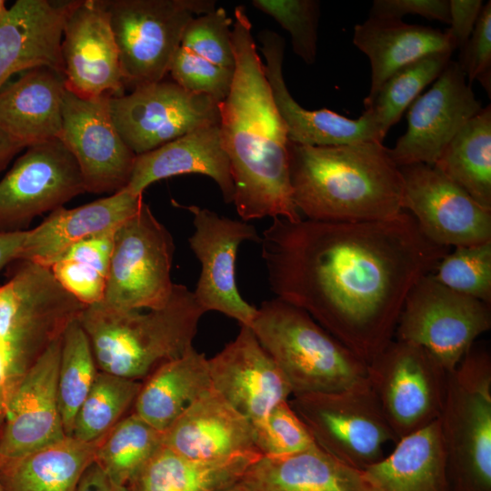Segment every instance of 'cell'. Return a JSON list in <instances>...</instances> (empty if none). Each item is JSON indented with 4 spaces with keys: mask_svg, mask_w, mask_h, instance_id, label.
I'll return each instance as SVG.
<instances>
[{
    "mask_svg": "<svg viewBox=\"0 0 491 491\" xmlns=\"http://www.w3.org/2000/svg\"><path fill=\"white\" fill-rule=\"evenodd\" d=\"M468 84L478 81L491 94V2L484 4L474 31L457 62Z\"/></svg>",
    "mask_w": 491,
    "mask_h": 491,
    "instance_id": "obj_43",
    "label": "cell"
},
{
    "mask_svg": "<svg viewBox=\"0 0 491 491\" xmlns=\"http://www.w3.org/2000/svg\"><path fill=\"white\" fill-rule=\"evenodd\" d=\"M456 61L409 106L407 128L389 154L395 164L434 165L461 127L482 109Z\"/></svg>",
    "mask_w": 491,
    "mask_h": 491,
    "instance_id": "obj_17",
    "label": "cell"
},
{
    "mask_svg": "<svg viewBox=\"0 0 491 491\" xmlns=\"http://www.w3.org/2000/svg\"><path fill=\"white\" fill-rule=\"evenodd\" d=\"M258 38L266 61V76L289 142L312 146L383 143L378 126L367 110L351 119L326 108L308 110L300 105L289 93L283 75L285 40L271 30L259 32Z\"/></svg>",
    "mask_w": 491,
    "mask_h": 491,
    "instance_id": "obj_21",
    "label": "cell"
},
{
    "mask_svg": "<svg viewBox=\"0 0 491 491\" xmlns=\"http://www.w3.org/2000/svg\"><path fill=\"white\" fill-rule=\"evenodd\" d=\"M98 372L89 338L78 318L62 335L57 378L59 407L65 433L71 436L75 419Z\"/></svg>",
    "mask_w": 491,
    "mask_h": 491,
    "instance_id": "obj_39",
    "label": "cell"
},
{
    "mask_svg": "<svg viewBox=\"0 0 491 491\" xmlns=\"http://www.w3.org/2000/svg\"><path fill=\"white\" fill-rule=\"evenodd\" d=\"M97 443L65 436L17 458L0 460L5 491H75L94 461Z\"/></svg>",
    "mask_w": 491,
    "mask_h": 491,
    "instance_id": "obj_32",
    "label": "cell"
},
{
    "mask_svg": "<svg viewBox=\"0 0 491 491\" xmlns=\"http://www.w3.org/2000/svg\"><path fill=\"white\" fill-rule=\"evenodd\" d=\"M62 336L21 376L8 397L0 429V460L17 458L67 436L57 391Z\"/></svg>",
    "mask_w": 491,
    "mask_h": 491,
    "instance_id": "obj_16",
    "label": "cell"
},
{
    "mask_svg": "<svg viewBox=\"0 0 491 491\" xmlns=\"http://www.w3.org/2000/svg\"><path fill=\"white\" fill-rule=\"evenodd\" d=\"M26 234L27 229L14 232L0 231V271L12 261L17 260Z\"/></svg>",
    "mask_w": 491,
    "mask_h": 491,
    "instance_id": "obj_48",
    "label": "cell"
},
{
    "mask_svg": "<svg viewBox=\"0 0 491 491\" xmlns=\"http://www.w3.org/2000/svg\"><path fill=\"white\" fill-rule=\"evenodd\" d=\"M161 446L163 432L132 413L98 441L94 461L115 482L125 486Z\"/></svg>",
    "mask_w": 491,
    "mask_h": 491,
    "instance_id": "obj_37",
    "label": "cell"
},
{
    "mask_svg": "<svg viewBox=\"0 0 491 491\" xmlns=\"http://www.w3.org/2000/svg\"><path fill=\"white\" fill-rule=\"evenodd\" d=\"M404 181L403 209L432 243L456 247L491 242V210L433 165L399 167Z\"/></svg>",
    "mask_w": 491,
    "mask_h": 491,
    "instance_id": "obj_14",
    "label": "cell"
},
{
    "mask_svg": "<svg viewBox=\"0 0 491 491\" xmlns=\"http://www.w3.org/2000/svg\"><path fill=\"white\" fill-rule=\"evenodd\" d=\"M83 193L78 165L59 139L26 147L0 180V231L26 230L35 217Z\"/></svg>",
    "mask_w": 491,
    "mask_h": 491,
    "instance_id": "obj_12",
    "label": "cell"
},
{
    "mask_svg": "<svg viewBox=\"0 0 491 491\" xmlns=\"http://www.w3.org/2000/svg\"><path fill=\"white\" fill-rule=\"evenodd\" d=\"M65 88L85 97L119 96L125 82L104 0H75L63 28Z\"/></svg>",
    "mask_w": 491,
    "mask_h": 491,
    "instance_id": "obj_18",
    "label": "cell"
},
{
    "mask_svg": "<svg viewBox=\"0 0 491 491\" xmlns=\"http://www.w3.org/2000/svg\"><path fill=\"white\" fill-rule=\"evenodd\" d=\"M450 373L461 385L491 396V356L486 350L473 346Z\"/></svg>",
    "mask_w": 491,
    "mask_h": 491,
    "instance_id": "obj_45",
    "label": "cell"
},
{
    "mask_svg": "<svg viewBox=\"0 0 491 491\" xmlns=\"http://www.w3.org/2000/svg\"><path fill=\"white\" fill-rule=\"evenodd\" d=\"M431 274L446 287L491 305V242L454 247Z\"/></svg>",
    "mask_w": 491,
    "mask_h": 491,
    "instance_id": "obj_40",
    "label": "cell"
},
{
    "mask_svg": "<svg viewBox=\"0 0 491 491\" xmlns=\"http://www.w3.org/2000/svg\"><path fill=\"white\" fill-rule=\"evenodd\" d=\"M142 382L97 372L77 411L71 436L84 443L100 441L135 404Z\"/></svg>",
    "mask_w": 491,
    "mask_h": 491,
    "instance_id": "obj_38",
    "label": "cell"
},
{
    "mask_svg": "<svg viewBox=\"0 0 491 491\" xmlns=\"http://www.w3.org/2000/svg\"><path fill=\"white\" fill-rule=\"evenodd\" d=\"M433 166L491 210L490 105L461 127Z\"/></svg>",
    "mask_w": 491,
    "mask_h": 491,
    "instance_id": "obj_34",
    "label": "cell"
},
{
    "mask_svg": "<svg viewBox=\"0 0 491 491\" xmlns=\"http://www.w3.org/2000/svg\"><path fill=\"white\" fill-rule=\"evenodd\" d=\"M108 95L78 96L65 88L59 140L75 158L85 192L114 194L126 187L135 159L110 115Z\"/></svg>",
    "mask_w": 491,
    "mask_h": 491,
    "instance_id": "obj_13",
    "label": "cell"
},
{
    "mask_svg": "<svg viewBox=\"0 0 491 491\" xmlns=\"http://www.w3.org/2000/svg\"><path fill=\"white\" fill-rule=\"evenodd\" d=\"M231 40L235 71L219 103V126L235 187L233 204L243 221L302 219L292 197L288 138L274 102L243 5L234 11Z\"/></svg>",
    "mask_w": 491,
    "mask_h": 491,
    "instance_id": "obj_2",
    "label": "cell"
},
{
    "mask_svg": "<svg viewBox=\"0 0 491 491\" xmlns=\"http://www.w3.org/2000/svg\"><path fill=\"white\" fill-rule=\"evenodd\" d=\"M406 15L449 24V0H375L369 12L370 17L394 20Z\"/></svg>",
    "mask_w": 491,
    "mask_h": 491,
    "instance_id": "obj_44",
    "label": "cell"
},
{
    "mask_svg": "<svg viewBox=\"0 0 491 491\" xmlns=\"http://www.w3.org/2000/svg\"><path fill=\"white\" fill-rule=\"evenodd\" d=\"M213 389L251 422L287 401L292 389L249 326L208 359Z\"/></svg>",
    "mask_w": 491,
    "mask_h": 491,
    "instance_id": "obj_20",
    "label": "cell"
},
{
    "mask_svg": "<svg viewBox=\"0 0 491 491\" xmlns=\"http://www.w3.org/2000/svg\"><path fill=\"white\" fill-rule=\"evenodd\" d=\"M115 231L78 242L50 267L58 283L85 306L104 298Z\"/></svg>",
    "mask_w": 491,
    "mask_h": 491,
    "instance_id": "obj_36",
    "label": "cell"
},
{
    "mask_svg": "<svg viewBox=\"0 0 491 491\" xmlns=\"http://www.w3.org/2000/svg\"><path fill=\"white\" fill-rule=\"evenodd\" d=\"M23 148L21 144L0 129V171H2Z\"/></svg>",
    "mask_w": 491,
    "mask_h": 491,
    "instance_id": "obj_49",
    "label": "cell"
},
{
    "mask_svg": "<svg viewBox=\"0 0 491 491\" xmlns=\"http://www.w3.org/2000/svg\"><path fill=\"white\" fill-rule=\"evenodd\" d=\"M5 9H6L5 1L0 0V16Z\"/></svg>",
    "mask_w": 491,
    "mask_h": 491,
    "instance_id": "obj_51",
    "label": "cell"
},
{
    "mask_svg": "<svg viewBox=\"0 0 491 491\" xmlns=\"http://www.w3.org/2000/svg\"><path fill=\"white\" fill-rule=\"evenodd\" d=\"M490 328L489 304L446 287L430 273L409 292L395 335L426 348L450 373Z\"/></svg>",
    "mask_w": 491,
    "mask_h": 491,
    "instance_id": "obj_10",
    "label": "cell"
},
{
    "mask_svg": "<svg viewBox=\"0 0 491 491\" xmlns=\"http://www.w3.org/2000/svg\"><path fill=\"white\" fill-rule=\"evenodd\" d=\"M353 43L370 63V89L366 98L372 97L400 68L426 55L456 49L446 31L370 16L355 25Z\"/></svg>",
    "mask_w": 491,
    "mask_h": 491,
    "instance_id": "obj_29",
    "label": "cell"
},
{
    "mask_svg": "<svg viewBox=\"0 0 491 491\" xmlns=\"http://www.w3.org/2000/svg\"><path fill=\"white\" fill-rule=\"evenodd\" d=\"M184 174H199L212 178L224 201L233 203L235 187L219 123L199 127L136 155L125 188L135 195H143L151 184Z\"/></svg>",
    "mask_w": 491,
    "mask_h": 491,
    "instance_id": "obj_26",
    "label": "cell"
},
{
    "mask_svg": "<svg viewBox=\"0 0 491 491\" xmlns=\"http://www.w3.org/2000/svg\"><path fill=\"white\" fill-rule=\"evenodd\" d=\"M212 390L208 359L192 346L145 378L134 413L164 432L194 402Z\"/></svg>",
    "mask_w": 491,
    "mask_h": 491,
    "instance_id": "obj_30",
    "label": "cell"
},
{
    "mask_svg": "<svg viewBox=\"0 0 491 491\" xmlns=\"http://www.w3.org/2000/svg\"><path fill=\"white\" fill-rule=\"evenodd\" d=\"M205 313L193 291L175 284L160 308L117 309L97 303L85 306L78 320L99 371L140 381L194 346Z\"/></svg>",
    "mask_w": 491,
    "mask_h": 491,
    "instance_id": "obj_4",
    "label": "cell"
},
{
    "mask_svg": "<svg viewBox=\"0 0 491 491\" xmlns=\"http://www.w3.org/2000/svg\"><path fill=\"white\" fill-rule=\"evenodd\" d=\"M252 5L271 16L291 37L293 51L306 64L316 62L320 3L316 0H253Z\"/></svg>",
    "mask_w": 491,
    "mask_h": 491,
    "instance_id": "obj_42",
    "label": "cell"
},
{
    "mask_svg": "<svg viewBox=\"0 0 491 491\" xmlns=\"http://www.w3.org/2000/svg\"><path fill=\"white\" fill-rule=\"evenodd\" d=\"M215 491H251L250 488L240 479Z\"/></svg>",
    "mask_w": 491,
    "mask_h": 491,
    "instance_id": "obj_50",
    "label": "cell"
},
{
    "mask_svg": "<svg viewBox=\"0 0 491 491\" xmlns=\"http://www.w3.org/2000/svg\"><path fill=\"white\" fill-rule=\"evenodd\" d=\"M262 456L198 461L161 446L125 485L126 491H215L240 480Z\"/></svg>",
    "mask_w": 491,
    "mask_h": 491,
    "instance_id": "obj_33",
    "label": "cell"
},
{
    "mask_svg": "<svg viewBox=\"0 0 491 491\" xmlns=\"http://www.w3.org/2000/svg\"><path fill=\"white\" fill-rule=\"evenodd\" d=\"M175 243L144 202L115 231L108 278L100 304L117 309H156L170 298Z\"/></svg>",
    "mask_w": 491,
    "mask_h": 491,
    "instance_id": "obj_8",
    "label": "cell"
},
{
    "mask_svg": "<svg viewBox=\"0 0 491 491\" xmlns=\"http://www.w3.org/2000/svg\"><path fill=\"white\" fill-rule=\"evenodd\" d=\"M288 158L293 201L306 219L379 221L404 211L402 173L383 143L312 146L288 141Z\"/></svg>",
    "mask_w": 491,
    "mask_h": 491,
    "instance_id": "obj_3",
    "label": "cell"
},
{
    "mask_svg": "<svg viewBox=\"0 0 491 491\" xmlns=\"http://www.w3.org/2000/svg\"><path fill=\"white\" fill-rule=\"evenodd\" d=\"M74 4L16 0L6 7L0 16V90L12 75L33 67L48 66L63 74V28Z\"/></svg>",
    "mask_w": 491,
    "mask_h": 491,
    "instance_id": "obj_22",
    "label": "cell"
},
{
    "mask_svg": "<svg viewBox=\"0 0 491 491\" xmlns=\"http://www.w3.org/2000/svg\"><path fill=\"white\" fill-rule=\"evenodd\" d=\"M233 23L223 7L195 16L173 56L169 68L173 81L187 91L223 101L235 71Z\"/></svg>",
    "mask_w": 491,
    "mask_h": 491,
    "instance_id": "obj_23",
    "label": "cell"
},
{
    "mask_svg": "<svg viewBox=\"0 0 491 491\" xmlns=\"http://www.w3.org/2000/svg\"><path fill=\"white\" fill-rule=\"evenodd\" d=\"M75 491H126L115 482L95 461L83 473Z\"/></svg>",
    "mask_w": 491,
    "mask_h": 491,
    "instance_id": "obj_47",
    "label": "cell"
},
{
    "mask_svg": "<svg viewBox=\"0 0 491 491\" xmlns=\"http://www.w3.org/2000/svg\"><path fill=\"white\" fill-rule=\"evenodd\" d=\"M0 491H5V487H4L2 479H1V476H0Z\"/></svg>",
    "mask_w": 491,
    "mask_h": 491,
    "instance_id": "obj_52",
    "label": "cell"
},
{
    "mask_svg": "<svg viewBox=\"0 0 491 491\" xmlns=\"http://www.w3.org/2000/svg\"><path fill=\"white\" fill-rule=\"evenodd\" d=\"M259 244L276 297L366 365L393 340L411 289L451 250L428 240L406 211L366 222L276 217Z\"/></svg>",
    "mask_w": 491,
    "mask_h": 491,
    "instance_id": "obj_1",
    "label": "cell"
},
{
    "mask_svg": "<svg viewBox=\"0 0 491 491\" xmlns=\"http://www.w3.org/2000/svg\"><path fill=\"white\" fill-rule=\"evenodd\" d=\"M439 425L449 491H491V396L449 373Z\"/></svg>",
    "mask_w": 491,
    "mask_h": 491,
    "instance_id": "obj_19",
    "label": "cell"
},
{
    "mask_svg": "<svg viewBox=\"0 0 491 491\" xmlns=\"http://www.w3.org/2000/svg\"><path fill=\"white\" fill-rule=\"evenodd\" d=\"M376 491H449L439 419L365 470Z\"/></svg>",
    "mask_w": 491,
    "mask_h": 491,
    "instance_id": "obj_31",
    "label": "cell"
},
{
    "mask_svg": "<svg viewBox=\"0 0 491 491\" xmlns=\"http://www.w3.org/2000/svg\"><path fill=\"white\" fill-rule=\"evenodd\" d=\"M219 103L165 80L135 86L128 95L108 97L112 120L135 155L219 123Z\"/></svg>",
    "mask_w": 491,
    "mask_h": 491,
    "instance_id": "obj_11",
    "label": "cell"
},
{
    "mask_svg": "<svg viewBox=\"0 0 491 491\" xmlns=\"http://www.w3.org/2000/svg\"><path fill=\"white\" fill-rule=\"evenodd\" d=\"M117 45L125 85L164 80L183 33L214 0H104Z\"/></svg>",
    "mask_w": 491,
    "mask_h": 491,
    "instance_id": "obj_6",
    "label": "cell"
},
{
    "mask_svg": "<svg viewBox=\"0 0 491 491\" xmlns=\"http://www.w3.org/2000/svg\"><path fill=\"white\" fill-rule=\"evenodd\" d=\"M250 328L293 396L336 392L367 381L366 363L305 310L282 299L264 301Z\"/></svg>",
    "mask_w": 491,
    "mask_h": 491,
    "instance_id": "obj_5",
    "label": "cell"
},
{
    "mask_svg": "<svg viewBox=\"0 0 491 491\" xmlns=\"http://www.w3.org/2000/svg\"><path fill=\"white\" fill-rule=\"evenodd\" d=\"M251 423L254 445L262 456H286L316 446L288 400L277 405L263 418Z\"/></svg>",
    "mask_w": 491,
    "mask_h": 491,
    "instance_id": "obj_41",
    "label": "cell"
},
{
    "mask_svg": "<svg viewBox=\"0 0 491 491\" xmlns=\"http://www.w3.org/2000/svg\"><path fill=\"white\" fill-rule=\"evenodd\" d=\"M288 403L316 446L354 468L365 471L385 456V445L399 441L367 381L336 392L295 395Z\"/></svg>",
    "mask_w": 491,
    "mask_h": 491,
    "instance_id": "obj_7",
    "label": "cell"
},
{
    "mask_svg": "<svg viewBox=\"0 0 491 491\" xmlns=\"http://www.w3.org/2000/svg\"><path fill=\"white\" fill-rule=\"evenodd\" d=\"M143 203V195H135L124 188L77 207H59L40 225L27 230L17 260L50 268L72 246L116 229Z\"/></svg>",
    "mask_w": 491,
    "mask_h": 491,
    "instance_id": "obj_25",
    "label": "cell"
},
{
    "mask_svg": "<svg viewBox=\"0 0 491 491\" xmlns=\"http://www.w3.org/2000/svg\"><path fill=\"white\" fill-rule=\"evenodd\" d=\"M193 216L194 233L188 243L200 263L193 294L205 312L216 311L249 326L257 308L240 295L235 280L238 247L245 241L260 243L256 227L243 220L221 216L197 205L183 206Z\"/></svg>",
    "mask_w": 491,
    "mask_h": 491,
    "instance_id": "obj_15",
    "label": "cell"
},
{
    "mask_svg": "<svg viewBox=\"0 0 491 491\" xmlns=\"http://www.w3.org/2000/svg\"><path fill=\"white\" fill-rule=\"evenodd\" d=\"M482 0H449V28L446 31L456 49L461 50L472 32L482 12Z\"/></svg>",
    "mask_w": 491,
    "mask_h": 491,
    "instance_id": "obj_46",
    "label": "cell"
},
{
    "mask_svg": "<svg viewBox=\"0 0 491 491\" xmlns=\"http://www.w3.org/2000/svg\"><path fill=\"white\" fill-rule=\"evenodd\" d=\"M163 446L198 461L259 454L251 421L215 390L194 402L163 432Z\"/></svg>",
    "mask_w": 491,
    "mask_h": 491,
    "instance_id": "obj_24",
    "label": "cell"
},
{
    "mask_svg": "<svg viewBox=\"0 0 491 491\" xmlns=\"http://www.w3.org/2000/svg\"><path fill=\"white\" fill-rule=\"evenodd\" d=\"M448 374L426 348L398 339L366 365L368 385L399 440L439 419Z\"/></svg>",
    "mask_w": 491,
    "mask_h": 491,
    "instance_id": "obj_9",
    "label": "cell"
},
{
    "mask_svg": "<svg viewBox=\"0 0 491 491\" xmlns=\"http://www.w3.org/2000/svg\"><path fill=\"white\" fill-rule=\"evenodd\" d=\"M452 54L435 53L400 68L372 97L364 99L365 110L373 115L383 139L422 91L439 77L451 61Z\"/></svg>",
    "mask_w": 491,
    "mask_h": 491,
    "instance_id": "obj_35",
    "label": "cell"
},
{
    "mask_svg": "<svg viewBox=\"0 0 491 491\" xmlns=\"http://www.w3.org/2000/svg\"><path fill=\"white\" fill-rule=\"evenodd\" d=\"M241 480L251 491H376L365 471L317 446L286 456H261Z\"/></svg>",
    "mask_w": 491,
    "mask_h": 491,
    "instance_id": "obj_28",
    "label": "cell"
},
{
    "mask_svg": "<svg viewBox=\"0 0 491 491\" xmlns=\"http://www.w3.org/2000/svg\"><path fill=\"white\" fill-rule=\"evenodd\" d=\"M62 73L37 66L0 90V129L25 148L59 138L65 91Z\"/></svg>",
    "mask_w": 491,
    "mask_h": 491,
    "instance_id": "obj_27",
    "label": "cell"
}]
</instances>
